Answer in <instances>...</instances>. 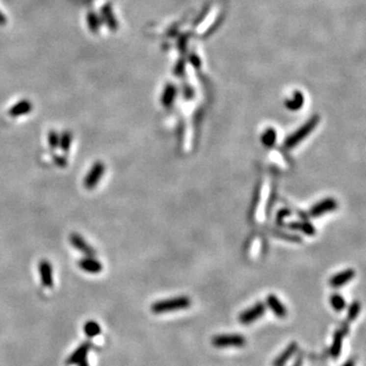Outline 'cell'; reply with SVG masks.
<instances>
[{"mask_svg": "<svg viewBox=\"0 0 366 366\" xmlns=\"http://www.w3.org/2000/svg\"><path fill=\"white\" fill-rule=\"evenodd\" d=\"M191 305V300L187 296H178L170 299L160 300L152 304L151 311L153 314H161L167 313H173L177 311L186 309Z\"/></svg>", "mask_w": 366, "mask_h": 366, "instance_id": "6da1fadb", "label": "cell"}, {"mask_svg": "<svg viewBox=\"0 0 366 366\" xmlns=\"http://www.w3.org/2000/svg\"><path fill=\"white\" fill-rule=\"evenodd\" d=\"M319 122V117L317 115L313 116L308 121H306L305 124H303L300 129H298L294 133L289 135L287 139L285 140L284 146L286 149H292L295 146H297L300 142L313 132V131L315 129V126Z\"/></svg>", "mask_w": 366, "mask_h": 366, "instance_id": "7a4b0ae2", "label": "cell"}, {"mask_svg": "<svg viewBox=\"0 0 366 366\" xmlns=\"http://www.w3.org/2000/svg\"><path fill=\"white\" fill-rule=\"evenodd\" d=\"M212 344L216 348H227L236 347L240 348L246 344V339L239 334L230 335H218L212 339Z\"/></svg>", "mask_w": 366, "mask_h": 366, "instance_id": "3957f363", "label": "cell"}, {"mask_svg": "<svg viewBox=\"0 0 366 366\" xmlns=\"http://www.w3.org/2000/svg\"><path fill=\"white\" fill-rule=\"evenodd\" d=\"M105 165L102 161H96L83 179V186L90 190L94 189L101 181L105 173Z\"/></svg>", "mask_w": 366, "mask_h": 366, "instance_id": "277c9868", "label": "cell"}, {"mask_svg": "<svg viewBox=\"0 0 366 366\" xmlns=\"http://www.w3.org/2000/svg\"><path fill=\"white\" fill-rule=\"evenodd\" d=\"M265 312V305L262 302H258L256 305L246 309L245 312L241 313L239 315V321L242 325H249L251 322H255L261 318Z\"/></svg>", "mask_w": 366, "mask_h": 366, "instance_id": "5b68a950", "label": "cell"}, {"mask_svg": "<svg viewBox=\"0 0 366 366\" xmlns=\"http://www.w3.org/2000/svg\"><path fill=\"white\" fill-rule=\"evenodd\" d=\"M69 242L73 247L78 250L84 257H95L96 251L95 249L87 242L80 234L78 233H72L69 235Z\"/></svg>", "mask_w": 366, "mask_h": 366, "instance_id": "8992f818", "label": "cell"}, {"mask_svg": "<svg viewBox=\"0 0 366 366\" xmlns=\"http://www.w3.org/2000/svg\"><path fill=\"white\" fill-rule=\"evenodd\" d=\"M41 283L45 288H52L54 285L53 267L49 261L42 260L38 264Z\"/></svg>", "mask_w": 366, "mask_h": 366, "instance_id": "52a82bcc", "label": "cell"}, {"mask_svg": "<svg viewBox=\"0 0 366 366\" xmlns=\"http://www.w3.org/2000/svg\"><path fill=\"white\" fill-rule=\"evenodd\" d=\"M338 208V202L335 199L328 198L322 200L315 205H314L309 210V215L312 217H319L323 214H327L332 210H335Z\"/></svg>", "mask_w": 366, "mask_h": 366, "instance_id": "ba28073f", "label": "cell"}, {"mask_svg": "<svg viewBox=\"0 0 366 366\" xmlns=\"http://www.w3.org/2000/svg\"><path fill=\"white\" fill-rule=\"evenodd\" d=\"M79 269L89 274H100L103 271V264L94 257H84L78 262Z\"/></svg>", "mask_w": 366, "mask_h": 366, "instance_id": "9c48e42d", "label": "cell"}, {"mask_svg": "<svg viewBox=\"0 0 366 366\" xmlns=\"http://www.w3.org/2000/svg\"><path fill=\"white\" fill-rule=\"evenodd\" d=\"M348 331H349L348 326H345L344 328L338 330L334 334V339H333V343H332L331 350H330L331 355L334 359H338V358H339V356L341 355L342 347H343V340H344V337L348 333Z\"/></svg>", "mask_w": 366, "mask_h": 366, "instance_id": "30bf717a", "label": "cell"}, {"mask_svg": "<svg viewBox=\"0 0 366 366\" xmlns=\"http://www.w3.org/2000/svg\"><path fill=\"white\" fill-rule=\"evenodd\" d=\"M101 17L103 23L107 26L108 29L112 32H115L118 29V21L114 15L113 9L110 3H106L101 8Z\"/></svg>", "mask_w": 366, "mask_h": 366, "instance_id": "8fae6325", "label": "cell"}, {"mask_svg": "<svg viewBox=\"0 0 366 366\" xmlns=\"http://www.w3.org/2000/svg\"><path fill=\"white\" fill-rule=\"evenodd\" d=\"M354 277H355L354 270H352V269L345 270L343 272H340V273L336 274L335 276H333L330 279V285L333 288H340L344 286L345 284H347L348 282H350V281Z\"/></svg>", "mask_w": 366, "mask_h": 366, "instance_id": "7c38bea8", "label": "cell"}, {"mask_svg": "<svg viewBox=\"0 0 366 366\" xmlns=\"http://www.w3.org/2000/svg\"><path fill=\"white\" fill-rule=\"evenodd\" d=\"M266 305L273 312L275 315H277L280 318H284L287 315V308L286 306L280 301V299L275 296L274 294L269 295L266 297Z\"/></svg>", "mask_w": 366, "mask_h": 366, "instance_id": "4fadbf2b", "label": "cell"}, {"mask_svg": "<svg viewBox=\"0 0 366 366\" xmlns=\"http://www.w3.org/2000/svg\"><path fill=\"white\" fill-rule=\"evenodd\" d=\"M92 347V344L90 342H84L74 352V353L70 355L66 361L67 365H74V364H78L80 361L87 358L88 352L90 351Z\"/></svg>", "mask_w": 366, "mask_h": 366, "instance_id": "5bb4252c", "label": "cell"}, {"mask_svg": "<svg viewBox=\"0 0 366 366\" xmlns=\"http://www.w3.org/2000/svg\"><path fill=\"white\" fill-rule=\"evenodd\" d=\"M298 350V344L296 342L290 343L286 349L283 350L281 353L273 362V366H285L286 363L291 359V357L296 353Z\"/></svg>", "mask_w": 366, "mask_h": 366, "instance_id": "9a60e30c", "label": "cell"}, {"mask_svg": "<svg viewBox=\"0 0 366 366\" xmlns=\"http://www.w3.org/2000/svg\"><path fill=\"white\" fill-rule=\"evenodd\" d=\"M32 110L33 105L29 100H21L8 110V114L11 117H20L29 114Z\"/></svg>", "mask_w": 366, "mask_h": 366, "instance_id": "2e32d148", "label": "cell"}, {"mask_svg": "<svg viewBox=\"0 0 366 366\" xmlns=\"http://www.w3.org/2000/svg\"><path fill=\"white\" fill-rule=\"evenodd\" d=\"M288 228L291 230H296V231H301L302 233L308 235V236H314L316 233V230L314 228V225L309 222H301V221H296V222H291L288 224Z\"/></svg>", "mask_w": 366, "mask_h": 366, "instance_id": "e0dca14e", "label": "cell"}, {"mask_svg": "<svg viewBox=\"0 0 366 366\" xmlns=\"http://www.w3.org/2000/svg\"><path fill=\"white\" fill-rule=\"evenodd\" d=\"M87 25H88V27L89 30L93 33V34H98L101 29V25H102V22L100 20V18L98 17L97 13L93 10H90L88 11L87 13Z\"/></svg>", "mask_w": 366, "mask_h": 366, "instance_id": "ac0fdd59", "label": "cell"}, {"mask_svg": "<svg viewBox=\"0 0 366 366\" xmlns=\"http://www.w3.org/2000/svg\"><path fill=\"white\" fill-rule=\"evenodd\" d=\"M303 103H304V97H303V94L299 91L295 92L292 97V99L287 100L285 102L286 107L292 111H297L300 108H302Z\"/></svg>", "mask_w": 366, "mask_h": 366, "instance_id": "d6986e66", "label": "cell"}, {"mask_svg": "<svg viewBox=\"0 0 366 366\" xmlns=\"http://www.w3.org/2000/svg\"><path fill=\"white\" fill-rule=\"evenodd\" d=\"M175 94H176V89H175L173 84H171V83L167 84V86L164 89V92H163L162 98H161V103L163 104V106H165V107L170 106L174 101Z\"/></svg>", "mask_w": 366, "mask_h": 366, "instance_id": "ffe728a7", "label": "cell"}, {"mask_svg": "<svg viewBox=\"0 0 366 366\" xmlns=\"http://www.w3.org/2000/svg\"><path fill=\"white\" fill-rule=\"evenodd\" d=\"M276 140H277V131L273 128L265 130V131L261 135V143L266 148L273 147L276 143Z\"/></svg>", "mask_w": 366, "mask_h": 366, "instance_id": "44dd1931", "label": "cell"}, {"mask_svg": "<svg viewBox=\"0 0 366 366\" xmlns=\"http://www.w3.org/2000/svg\"><path fill=\"white\" fill-rule=\"evenodd\" d=\"M73 142V134L69 131H63L61 134H59V147L60 150L63 153H67L72 146Z\"/></svg>", "mask_w": 366, "mask_h": 366, "instance_id": "7402d4cb", "label": "cell"}, {"mask_svg": "<svg viewBox=\"0 0 366 366\" xmlns=\"http://www.w3.org/2000/svg\"><path fill=\"white\" fill-rule=\"evenodd\" d=\"M83 331H84V334H86L87 337L89 338H94L101 333L99 323L94 320H89L84 323Z\"/></svg>", "mask_w": 366, "mask_h": 366, "instance_id": "603a6c76", "label": "cell"}, {"mask_svg": "<svg viewBox=\"0 0 366 366\" xmlns=\"http://www.w3.org/2000/svg\"><path fill=\"white\" fill-rule=\"evenodd\" d=\"M330 303L332 307L338 313L344 311L346 307V301L340 294H333L330 298Z\"/></svg>", "mask_w": 366, "mask_h": 366, "instance_id": "cb8c5ba5", "label": "cell"}, {"mask_svg": "<svg viewBox=\"0 0 366 366\" xmlns=\"http://www.w3.org/2000/svg\"><path fill=\"white\" fill-rule=\"evenodd\" d=\"M360 309H361V304L358 301L352 302L351 305L348 308L347 312V320L348 321H353L356 319L358 314H360Z\"/></svg>", "mask_w": 366, "mask_h": 366, "instance_id": "d4e9b609", "label": "cell"}, {"mask_svg": "<svg viewBox=\"0 0 366 366\" xmlns=\"http://www.w3.org/2000/svg\"><path fill=\"white\" fill-rule=\"evenodd\" d=\"M48 145L51 150H56L59 147V134L57 131H51L48 133Z\"/></svg>", "mask_w": 366, "mask_h": 366, "instance_id": "484cf974", "label": "cell"}, {"mask_svg": "<svg viewBox=\"0 0 366 366\" xmlns=\"http://www.w3.org/2000/svg\"><path fill=\"white\" fill-rule=\"evenodd\" d=\"M52 159H53V162L55 163V165H57L58 167H66L67 165V160L65 157L63 156H60V155H53L52 156Z\"/></svg>", "mask_w": 366, "mask_h": 366, "instance_id": "4316f807", "label": "cell"}, {"mask_svg": "<svg viewBox=\"0 0 366 366\" xmlns=\"http://www.w3.org/2000/svg\"><path fill=\"white\" fill-rule=\"evenodd\" d=\"M291 215V212L289 209H281L280 212L277 214L276 216V219H277V222H282L284 220V218L288 217Z\"/></svg>", "mask_w": 366, "mask_h": 366, "instance_id": "83f0119b", "label": "cell"}, {"mask_svg": "<svg viewBox=\"0 0 366 366\" xmlns=\"http://www.w3.org/2000/svg\"><path fill=\"white\" fill-rule=\"evenodd\" d=\"M277 236L282 237L284 239H287V240L290 241H300L301 239L298 236H294V235H289V234H283V233H276Z\"/></svg>", "mask_w": 366, "mask_h": 366, "instance_id": "f1b7e54d", "label": "cell"}, {"mask_svg": "<svg viewBox=\"0 0 366 366\" xmlns=\"http://www.w3.org/2000/svg\"><path fill=\"white\" fill-rule=\"evenodd\" d=\"M303 364V355L302 354H299L296 358V360H295V362L293 363L292 366H302Z\"/></svg>", "mask_w": 366, "mask_h": 366, "instance_id": "f546056e", "label": "cell"}, {"mask_svg": "<svg viewBox=\"0 0 366 366\" xmlns=\"http://www.w3.org/2000/svg\"><path fill=\"white\" fill-rule=\"evenodd\" d=\"M190 60H191V62H192V64H193V66H195V67H199L200 66V59L198 58V56H194V55H192L191 56V58H190Z\"/></svg>", "mask_w": 366, "mask_h": 366, "instance_id": "4dcf8cb0", "label": "cell"}, {"mask_svg": "<svg viewBox=\"0 0 366 366\" xmlns=\"http://www.w3.org/2000/svg\"><path fill=\"white\" fill-rule=\"evenodd\" d=\"M7 23V19L4 16V13L0 10V26H5Z\"/></svg>", "mask_w": 366, "mask_h": 366, "instance_id": "1f68e13d", "label": "cell"}, {"mask_svg": "<svg viewBox=\"0 0 366 366\" xmlns=\"http://www.w3.org/2000/svg\"><path fill=\"white\" fill-rule=\"evenodd\" d=\"M355 364H356V362H355V360L353 359V358H350V359H348L342 366H355Z\"/></svg>", "mask_w": 366, "mask_h": 366, "instance_id": "d6a6232c", "label": "cell"}, {"mask_svg": "<svg viewBox=\"0 0 366 366\" xmlns=\"http://www.w3.org/2000/svg\"><path fill=\"white\" fill-rule=\"evenodd\" d=\"M78 366H89V362H88V359H83L82 361H80L78 364Z\"/></svg>", "mask_w": 366, "mask_h": 366, "instance_id": "836d02e7", "label": "cell"}, {"mask_svg": "<svg viewBox=\"0 0 366 366\" xmlns=\"http://www.w3.org/2000/svg\"><path fill=\"white\" fill-rule=\"evenodd\" d=\"M91 1H92V0H91Z\"/></svg>", "mask_w": 366, "mask_h": 366, "instance_id": "e575fe53", "label": "cell"}]
</instances>
